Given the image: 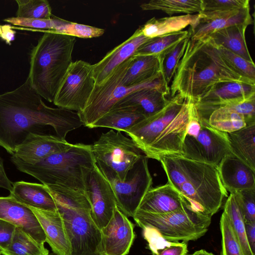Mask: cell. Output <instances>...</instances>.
<instances>
[{
  "mask_svg": "<svg viewBox=\"0 0 255 255\" xmlns=\"http://www.w3.org/2000/svg\"><path fill=\"white\" fill-rule=\"evenodd\" d=\"M95 84L93 65L82 60L72 62L53 103L58 108L79 112L85 107Z\"/></svg>",
  "mask_w": 255,
  "mask_h": 255,
  "instance_id": "cell-13",
  "label": "cell"
},
{
  "mask_svg": "<svg viewBox=\"0 0 255 255\" xmlns=\"http://www.w3.org/2000/svg\"><path fill=\"white\" fill-rule=\"evenodd\" d=\"M199 18V13L151 18L139 26L142 34L151 38L182 31L188 26H192Z\"/></svg>",
  "mask_w": 255,
  "mask_h": 255,
  "instance_id": "cell-27",
  "label": "cell"
},
{
  "mask_svg": "<svg viewBox=\"0 0 255 255\" xmlns=\"http://www.w3.org/2000/svg\"><path fill=\"white\" fill-rule=\"evenodd\" d=\"M149 39L142 34L139 27L128 39L110 51L98 63L93 65L95 84H101L118 66L133 55L137 49Z\"/></svg>",
  "mask_w": 255,
  "mask_h": 255,
  "instance_id": "cell-19",
  "label": "cell"
},
{
  "mask_svg": "<svg viewBox=\"0 0 255 255\" xmlns=\"http://www.w3.org/2000/svg\"><path fill=\"white\" fill-rule=\"evenodd\" d=\"M247 24H237L218 30L209 36L217 46H222L245 59L253 62L246 40Z\"/></svg>",
  "mask_w": 255,
  "mask_h": 255,
  "instance_id": "cell-29",
  "label": "cell"
},
{
  "mask_svg": "<svg viewBox=\"0 0 255 255\" xmlns=\"http://www.w3.org/2000/svg\"><path fill=\"white\" fill-rule=\"evenodd\" d=\"M230 152L228 133L210 126L199 117L196 108L187 126L181 156L218 166Z\"/></svg>",
  "mask_w": 255,
  "mask_h": 255,
  "instance_id": "cell-10",
  "label": "cell"
},
{
  "mask_svg": "<svg viewBox=\"0 0 255 255\" xmlns=\"http://www.w3.org/2000/svg\"><path fill=\"white\" fill-rule=\"evenodd\" d=\"M188 202L168 182L151 187L142 198L137 210L156 214L182 208Z\"/></svg>",
  "mask_w": 255,
  "mask_h": 255,
  "instance_id": "cell-22",
  "label": "cell"
},
{
  "mask_svg": "<svg viewBox=\"0 0 255 255\" xmlns=\"http://www.w3.org/2000/svg\"><path fill=\"white\" fill-rule=\"evenodd\" d=\"M145 117L134 107L114 106L90 128H107L126 132Z\"/></svg>",
  "mask_w": 255,
  "mask_h": 255,
  "instance_id": "cell-28",
  "label": "cell"
},
{
  "mask_svg": "<svg viewBox=\"0 0 255 255\" xmlns=\"http://www.w3.org/2000/svg\"><path fill=\"white\" fill-rule=\"evenodd\" d=\"M255 93V84L237 82L218 83L194 103L198 115L208 122L211 114L226 101Z\"/></svg>",
  "mask_w": 255,
  "mask_h": 255,
  "instance_id": "cell-17",
  "label": "cell"
},
{
  "mask_svg": "<svg viewBox=\"0 0 255 255\" xmlns=\"http://www.w3.org/2000/svg\"><path fill=\"white\" fill-rule=\"evenodd\" d=\"M82 125L77 112L47 106L27 78L18 88L0 94V146L11 155L29 134L43 133L45 126L65 139Z\"/></svg>",
  "mask_w": 255,
  "mask_h": 255,
  "instance_id": "cell-1",
  "label": "cell"
},
{
  "mask_svg": "<svg viewBox=\"0 0 255 255\" xmlns=\"http://www.w3.org/2000/svg\"><path fill=\"white\" fill-rule=\"evenodd\" d=\"M21 172L34 177L47 186H58L84 191L87 176L96 164L92 145L72 144L40 162L29 164L10 158Z\"/></svg>",
  "mask_w": 255,
  "mask_h": 255,
  "instance_id": "cell-6",
  "label": "cell"
},
{
  "mask_svg": "<svg viewBox=\"0 0 255 255\" xmlns=\"http://www.w3.org/2000/svg\"><path fill=\"white\" fill-rule=\"evenodd\" d=\"M227 133L231 152L255 171V124Z\"/></svg>",
  "mask_w": 255,
  "mask_h": 255,
  "instance_id": "cell-30",
  "label": "cell"
},
{
  "mask_svg": "<svg viewBox=\"0 0 255 255\" xmlns=\"http://www.w3.org/2000/svg\"><path fill=\"white\" fill-rule=\"evenodd\" d=\"M250 6L241 9L238 13L214 19L206 20L199 18L195 24L189 28L190 37L199 40L224 28L237 24L252 23Z\"/></svg>",
  "mask_w": 255,
  "mask_h": 255,
  "instance_id": "cell-26",
  "label": "cell"
},
{
  "mask_svg": "<svg viewBox=\"0 0 255 255\" xmlns=\"http://www.w3.org/2000/svg\"><path fill=\"white\" fill-rule=\"evenodd\" d=\"M217 168L222 183L230 193L255 189V171L231 152Z\"/></svg>",
  "mask_w": 255,
  "mask_h": 255,
  "instance_id": "cell-20",
  "label": "cell"
},
{
  "mask_svg": "<svg viewBox=\"0 0 255 255\" xmlns=\"http://www.w3.org/2000/svg\"><path fill=\"white\" fill-rule=\"evenodd\" d=\"M0 255H1V254H0Z\"/></svg>",
  "mask_w": 255,
  "mask_h": 255,
  "instance_id": "cell-51",
  "label": "cell"
},
{
  "mask_svg": "<svg viewBox=\"0 0 255 255\" xmlns=\"http://www.w3.org/2000/svg\"><path fill=\"white\" fill-rule=\"evenodd\" d=\"M28 207L39 221L52 252L57 255H71V244L59 211Z\"/></svg>",
  "mask_w": 255,
  "mask_h": 255,
  "instance_id": "cell-21",
  "label": "cell"
},
{
  "mask_svg": "<svg viewBox=\"0 0 255 255\" xmlns=\"http://www.w3.org/2000/svg\"><path fill=\"white\" fill-rule=\"evenodd\" d=\"M2 33L0 37L9 45L15 39V34L16 31L12 28V26L9 24L1 25Z\"/></svg>",
  "mask_w": 255,
  "mask_h": 255,
  "instance_id": "cell-47",
  "label": "cell"
},
{
  "mask_svg": "<svg viewBox=\"0 0 255 255\" xmlns=\"http://www.w3.org/2000/svg\"><path fill=\"white\" fill-rule=\"evenodd\" d=\"M247 240L252 252L255 255V222H245Z\"/></svg>",
  "mask_w": 255,
  "mask_h": 255,
  "instance_id": "cell-45",
  "label": "cell"
},
{
  "mask_svg": "<svg viewBox=\"0 0 255 255\" xmlns=\"http://www.w3.org/2000/svg\"><path fill=\"white\" fill-rule=\"evenodd\" d=\"M189 35V30H187L150 38L137 49L133 55L159 56Z\"/></svg>",
  "mask_w": 255,
  "mask_h": 255,
  "instance_id": "cell-35",
  "label": "cell"
},
{
  "mask_svg": "<svg viewBox=\"0 0 255 255\" xmlns=\"http://www.w3.org/2000/svg\"><path fill=\"white\" fill-rule=\"evenodd\" d=\"M143 10H161L169 15L176 13H200L203 0H151L140 5Z\"/></svg>",
  "mask_w": 255,
  "mask_h": 255,
  "instance_id": "cell-31",
  "label": "cell"
},
{
  "mask_svg": "<svg viewBox=\"0 0 255 255\" xmlns=\"http://www.w3.org/2000/svg\"><path fill=\"white\" fill-rule=\"evenodd\" d=\"M224 212L229 217L244 255H255L248 243L243 215L233 193H230L224 206Z\"/></svg>",
  "mask_w": 255,
  "mask_h": 255,
  "instance_id": "cell-34",
  "label": "cell"
},
{
  "mask_svg": "<svg viewBox=\"0 0 255 255\" xmlns=\"http://www.w3.org/2000/svg\"><path fill=\"white\" fill-rule=\"evenodd\" d=\"M16 227L7 221L0 220V252L9 246Z\"/></svg>",
  "mask_w": 255,
  "mask_h": 255,
  "instance_id": "cell-44",
  "label": "cell"
},
{
  "mask_svg": "<svg viewBox=\"0 0 255 255\" xmlns=\"http://www.w3.org/2000/svg\"><path fill=\"white\" fill-rule=\"evenodd\" d=\"M47 187L63 218L71 246V255H100L101 232L92 219L84 191Z\"/></svg>",
  "mask_w": 255,
  "mask_h": 255,
  "instance_id": "cell-7",
  "label": "cell"
},
{
  "mask_svg": "<svg viewBox=\"0 0 255 255\" xmlns=\"http://www.w3.org/2000/svg\"><path fill=\"white\" fill-rule=\"evenodd\" d=\"M192 255H214L212 253L209 252L205 250H200L195 251Z\"/></svg>",
  "mask_w": 255,
  "mask_h": 255,
  "instance_id": "cell-48",
  "label": "cell"
},
{
  "mask_svg": "<svg viewBox=\"0 0 255 255\" xmlns=\"http://www.w3.org/2000/svg\"><path fill=\"white\" fill-rule=\"evenodd\" d=\"M0 220L20 228L39 243L46 242L45 234L32 210L10 195L0 197Z\"/></svg>",
  "mask_w": 255,
  "mask_h": 255,
  "instance_id": "cell-18",
  "label": "cell"
},
{
  "mask_svg": "<svg viewBox=\"0 0 255 255\" xmlns=\"http://www.w3.org/2000/svg\"><path fill=\"white\" fill-rule=\"evenodd\" d=\"M105 32L104 29L68 21L66 20L54 33L82 38L98 37Z\"/></svg>",
  "mask_w": 255,
  "mask_h": 255,
  "instance_id": "cell-41",
  "label": "cell"
},
{
  "mask_svg": "<svg viewBox=\"0 0 255 255\" xmlns=\"http://www.w3.org/2000/svg\"><path fill=\"white\" fill-rule=\"evenodd\" d=\"M48 255H56L55 254H54V253H50L48 254Z\"/></svg>",
  "mask_w": 255,
  "mask_h": 255,
  "instance_id": "cell-50",
  "label": "cell"
},
{
  "mask_svg": "<svg viewBox=\"0 0 255 255\" xmlns=\"http://www.w3.org/2000/svg\"><path fill=\"white\" fill-rule=\"evenodd\" d=\"M148 158L143 154L128 170L124 180L106 165L96 164L110 182L119 209L127 217L134 216L144 196L152 187Z\"/></svg>",
  "mask_w": 255,
  "mask_h": 255,
  "instance_id": "cell-11",
  "label": "cell"
},
{
  "mask_svg": "<svg viewBox=\"0 0 255 255\" xmlns=\"http://www.w3.org/2000/svg\"><path fill=\"white\" fill-rule=\"evenodd\" d=\"M16 17L47 19L52 16L51 8L46 0H16Z\"/></svg>",
  "mask_w": 255,
  "mask_h": 255,
  "instance_id": "cell-38",
  "label": "cell"
},
{
  "mask_svg": "<svg viewBox=\"0 0 255 255\" xmlns=\"http://www.w3.org/2000/svg\"><path fill=\"white\" fill-rule=\"evenodd\" d=\"M84 192L91 207V216L101 230L111 220L117 206L112 187L97 165L87 176Z\"/></svg>",
  "mask_w": 255,
  "mask_h": 255,
  "instance_id": "cell-14",
  "label": "cell"
},
{
  "mask_svg": "<svg viewBox=\"0 0 255 255\" xmlns=\"http://www.w3.org/2000/svg\"><path fill=\"white\" fill-rule=\"evenodd\" d=\"M133 218L139 227L153 230L166 241L186 243L203 237L212 220L189 202L179 210L162 214L137 210Z\"/></svg>",
  "mask_w": 255,
  "mask_h": 255,
  "instance_id": "cell-8",
  "label": "cell"
},
{
  "mask_svg": "<svg viewBox=\"0 0 255 255\" xmlns=\"http://www.w3.org/2000/svg\"><path fill=\"white\" fill-rule=\"evenodd\" d=\"M2 255H48L44 244L37 242L19 228L16 227L9 246L0 252Z\"/></svg>",
  "mask_w": 255,
  "mask_h": 255,
  "instance_id": "cell-32",
  "label": "cell"
},
{
  "mask_svg": "<svg viewBox=\"0 0 255 255\" xmlns=\"http://www.w3.org/2000/svg\"><path fill=\"white\" fill-rule=\"evenodd\" d=\"M152 255H187L188 250L186 242H167L163 248L150 250Z\"/></svg>",
  "mask_w": 255,
  "mask_h": 255,
  "instance_id": "cell-43",
  "label": "cell"
},
{
  "mask_svg": "<svg viewBox=\"0 0 255 255\" xmlns=\"http://www.w3.org/2000/svg\"><path fill=\"white\" fill-rule=\"evenodd\" d=\"M1 33H2L1 27V25H0V37L1 36Z\"/></svg>",
  "mask_w": 255,
  "mask_h": 255,
  "instance_id": "cell-49",
  "label": "cell"
},
{
  "mask_svg": "<svg viewBox=\"0 0 255 255\" xmlns=\"http://www.w3.org/2000/svg\"><path fill=\"white\" fill-rule=\"evenodd\" d=\"M131 57L118 66L101 84H95L85 107L78 112L83 126L90 128L117 103L136 90L156 89L168 95L170 94V86L165 82L162 73L140 85L130 87L123 85L122 80L130 62Z\"/></svg>",
  "mask_w": 255,
  "mask_h": 255,
  "instance_id": "cell-9",
  "label": "cell"
},
{
  "mask_svg": "<svg viewBox=\"0 0 255 255\" xmlns=\"http://www.w3.org/2000/svg\"><path fill=\"white\" fill-rule=\"evenodd\" d=\"M91 145L96 162L112 169L121 180L124 179L128 170L143 155L131 138L113 129L102 133Z\"/></svg>",
  "mask_w": 255,
  "mask_h": 255,
  "instance_id": "cell-12",
  "label": "cell"
},
{
  "mask_svg": "<svg viewBox=\"0 0 255 255\" xmlns=\"http://www.w3.org/2000/svg\"><path fill=\"white\" fill-rule=\"evenodd\" d=\"M159 161L168 182L191 205L204 213L212 217L228 197L217 166L180 155L164 156Z\"/></svg>",
  "mask_w": 255,
  "mask_h": 255,
  "instance_id": "cell-4",
  "label": "cell"
},
{
  "mask_svg": "<svg viewBox=\"0 0 255 255\" xmlns=\"http://www.w3.org/2000/svg\"><path fill=\"white\" fill-rule=\"evenodd\" d=\"M196 110L194 102L176 95L158 112L146 117L125 132L147 157L182 155L187 126Z\"/></svg>",
  "mask_w": 255,
  "mask_h": 255,
  "instance_id": "cell-3",
  "label": "cell"
},
{
  "mask_svg": "<svg viewBox=\"0 0 255 255\" xmlns=\"http://www.w3.org/2000/svg\"><path fill=\"white\" fill-rule=\"evenodd\" d=\"M12 183L7 176L3 165V161L0 156V188L11 191Z\"/></svg>",
  "mask_w": 255,
  "mask_h": 255,
  "instance_id": "cell-46",
  "label": "cell"
},
{
  "mask_svg": "<svg viewBox=\"0 0 255 255\" xmlns=\"http://www.w3.org/2000/svg\"><path fill=\"white\" fill-rule=\"evenodd\" d=\"M233 193L243 215L245 222H255V189Z\"/></svg>",
  "mask_w": 255,
  "mask_h": 255,
  "instance_id": "cell-42",
  "label": "cell"
},
{
  "mask_svg": "<svg viewBox=\"0 0 255 255\" xmlns=\"http://www.w3.org/2000/svg\"><path fill=\"white\" fill-rule=\"evenodd\" d=\"M161 73L159 56L132 55L122 84L126 87L137 86L157 77Z\"/></svg>",
  "mask_w": 255,
  "mask_h": 255,
  "instance_id": "cell-24",
  "label": "cell"
},
{
  "mask_svg": "<svg viewBox=\"0 0 255 255\" xmlns=\"http://www.w3.org/2000/svg\"><path fill=\"white\" fill-rule=\"evenodd\" d=\"M100 255H127L133 243L134 225L117 206L106 226L101 230Z\"/></svg>",
  "mask_w": 255,
  "mask_h": 255,
  "instance_id": "cell-15",
  "label": "cell"
},
{
  "mask_svg": "<svg viewBox=\"0 0 255 255\" xmlns=\"http://www.w3.org/2000/svg\"><path fill=\"white\" fill-rule=\"evenodd\" d=\"M222 57L238 74L255 82V65L222 46H217Z\"/></svg>",
  "mask_w": 255,
  "mask_h": 255,
  "instance_id": "cell-40",
  "label": "cell"
},
{
  "mask_svg": "<svg viewBox=\"0 0 255 255\" xmlns=\"http://www.w3.org/2000/svg\"><path fill=\"white\" fill-rule=\"evenodd\" d=\"M9 195L18 202L27 207L57 210L55 200L49 189L43 184L16 181L12 183Z\"/></svg>",
  "mask_w": 255,
  "mask_h": 255,
  "instance_id": "cell-23",
  "label": "cell"
},
{
  "mask_svg": "<svg viewBox=\"0 0 255 255\" xmlns=\"http://www.w3.org/2000/svg\"><path fill=\"white\" fill-rule=\"evenodd\" d=\"M208 123L212 128L226 133L232 132L247 126L242 115L224 107L218 108L211 114Z\"/></svg>",
  "mask_w": 255,
  "mask_h": 255,
  "instance_id": "cell-36",
  "label": "cell"
},
{
  "mask_svg": "<svg viewBox=\"0 0 255 255\" xmlns=\"http://www.w3.org/2000/svg\"><path fill=\"white\" fill-rule=\"evenodd\" d=\"M250 6L249 0H203L200 18L211 20L225 17Z\"/></svg>",
  "mask_w": 255,
  "mask_h": 255,
  "instance_id": "cell-33",
  "label": "cell"
},
{
  "mask_svg": "<svg viewBox=\"0 0 255 255\" xmlns=\"http://www.w3.org/2000/svg\"><path fill=\"white\" fill-rule=\"evenodd\" d=\"M43 33L31 51L27 79L41 98L52 103L72 62L76 40L66 35Z\"/></svg>",
  "mask_w": 255,
  "mask_h": 255,
  "instance_id": "cell-5",
  "label": "cell"
},
{
  "mask_svg": "<svg viewBox=\"0 0 255 255\" xmlns=\"http://www.w3.org/2000/svg\"><path fill=\"white\" fill-rule=\"evenodd\" d=\"M72 144L56 135L30 133L18 145L10 158L34 164L69 148Z\"/></svg>",
  "mask_w": 255,
  "mask_h": 255,
  "instance_id": "cell-16",
  "label": "cell"
},
{
  "mask_svg": "<svg viewBox=\"0 0 255 255\" xmlns=\"http://www.w3.org/2000/svg\"><path fill=\"white\" fill-rule=\"evenodd\" d=\"M221 233V250L220 255H244L231 222L225 212L220 221Z\"/></svg>",
  "mask_w": 255,
  "mask_h": 255,
  "instance_id": "cell-39",
  "label": "cell"
},
{
  "mask_svg": "<svg viewBox=\"0 0 255 255\" xmlns=\"http://www.w3.org/2000/svg\"><path fill=\"white\" fill-rule=\"evenodd\" d=\"M229 82L255 84L229 65L209 36L199 40L189 37L171 82L170 95H178L195 103L215 85Z\"/></svg>",
  "mask_w": 255,
  "mask_h": 255,
  "instance_id": "cell-2",
  "label": "cell"
},
{
  "mask_svg": "<svg viewBox=\"0 0 255 255\" xmlns=\"http://www.w3.org/2000/svg\"><path fill=\"white\" fill-rule=\"evenodd\" d=\"M190 35L170 47L159 55L161 72L169 86L185 52Z\"/></svg>",
  "mask_w": 255,
  "mask_h": 255,
  "instance_id": "cell-37",
  "label": "cell"
},
{
  "mask_svg": "<svg viewBox=\"0 0 255 255\" xmlns=\"http://www.w3.org/2000/svg\"><path fill=\"white\" fill-rule=\"evenodd\" d=\"M165 92L156 89H142L134 91L114 106H129L136 108L146 117L163 109L168 102Z\"/></svg>",
  "mask_w": 255,
  "mask_h": 255,
  "instance_id": "cell-25",
  "label": "cell"
}]
</instances>
